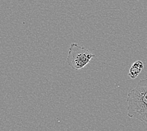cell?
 I'll list each match as a JSON object with an SVG mask.
<instances>
[{
  "label": "cell",
  "instance_id": "6da1fadb",
  "mask_svg": "<svg viewBox=\"0 0 147 131\" xmlns=\"http://www.w3.org/2000/svg\"><path fill=\"white\" fill-rule=\"evenodd\" d=\"M126 101L129 118L147 122V78L139 81L135 88L128 93Z\"/></svg>",
  "mask_w": 147,
  "mask_h": 131
},
{
  "label": "cell",
  "instance_id": "7a4b0ae2",
  "mask_svg": "<svg viewBox=\"0 0 147 131\" xmlns=\"http://www.w3.org/2000/svg\"><path fill=\"white\" fill-rule=\"evenodd\" d=\"M95 56L88 49L76 43H72L70 45L66 61L73 69L78 71L84 68Z\"/></svg>",
  "mask_w": 147,
  "mask_h": 131
},
{
  "label": "cell",
  "instance_id": "3957f363",
  "mask_svg": "<svg viewBox=\"0 0 147 131\" xmlns=\"http://www.w3.org/2000/svg\"><path fill=\"white\" fill-rule=\"evenodd\" d=\"M143 67H144V64L141 60H136L135 62H133L129 69L128 73V76L130 77V78L133 79H136L142 72Z\"/></svg>",
  "mask_w": 147,
  "mask_h": 131
}]
</instances>
